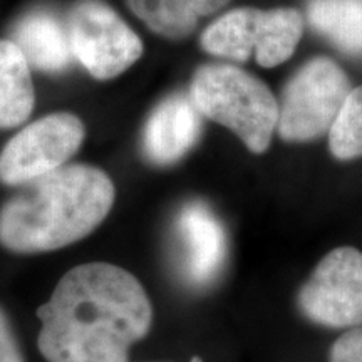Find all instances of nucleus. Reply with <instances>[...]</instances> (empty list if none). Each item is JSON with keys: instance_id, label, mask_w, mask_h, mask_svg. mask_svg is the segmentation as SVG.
<instances>
[{"instance_id": "obj_1", "label": "nucleus", "mask_w": 362, "mask_h": 362, "mask_svg": "<svg viewBox=\"0 0 362 362\" xmlns=\"http://www.w3.org/2000/svg\"><path fill=\"white\" fill-rule=\"evenodd\" d=\"M37 315L47 362H128L149 332L153 307L133 274L93 262L67 272Z\"/></svg>"}, {"instance_id": "obj_2", "label": "nucleus", "mask_w": 362, "mask_h": 362, "mask_svg": "<svg viewBox=\"0 0 362 362\" xmlns=\"http://www.w3.org/2000/svg\"><path fill=\"white\" fill-rule=\"evenodd\" d=\"M115 185L103 170L62 166L25 183L0 210V243L16 253L52 252L79 242L103 223Z\"/></svg>"}, {"instance_id": "obj_3", "label": "nucleus", "mask_w": 362, "mask_h": 362, "mask_svg": "<svg viewBox=\"0 0 362 362\" xmlns=\"http://www.w3.org/2000/svg\"><path fill=\"white\" fill-rule=\"evenodd\" d=\"M189 98L200 115L232 129L252 153H265L279 124V103L259 78L232 64L194 72Z\"/></svg>"}, {"instance_id": "obj_4", "label": "nucleus", "mask_w": 362, "mask_h": 362, "mask_svg": "<svg viewBox=\"0 0 362 362\" xmlns=\"http://www.w3.org/2000/svg\"><path fill=\"white\" fill-rule=\"evenodd\" d=\"M302 34L304 16L297 8L242 7L208 25L200 44L211 56L245 62L255 54L260 66L275 67L292 56Z\"/></svg>"}, {"instance_id": "obj_5", "label": "nucleus", "mask_w": 362, "mask_h": 362, "mask_svg": "<svg viewBox=\"0 0 362 362\" xmlns=\"http://www.w3.org/2000/svg\"><path fill=\"white\" fill-rule=\"evenodd\" d=\"M351 90L349 78L332 59H312L285 86L279 104L280 138L300 143L329 133Z\"/></svg>"}, {"instance_id": "obj_6", "label": "nucleus", "mask_w": 362, "mask_h": 362, "mask_svg": "<svg viewBox=\"0 0 362 362\" xmlns=\"http://www.w3.org/2000/svg\"><path fill=\"white\" fill-rule=\"evenodd\" d=\"M67 30L74 57L96 79L116 78L143 56L138 34L99 0H83L74 6Z\"/></svg>"}, {"instance_id": "obj_7", "label": "nucleus", "mask_w": 362, "mask_h": 362, "mask_svg": "<svg viewBox=\"0 0 362 362\" xmlns=\"http://www.w3.org/2000/svg\"><path fill=\"white\" fill-rule=\"evenodd\" d=\"M297 305L324 327H362V253L352 247L329 252L298 291Z\"/></svg>"}, {"instance_id": "obj_8", "label": "nucleus", "mask_w": 362, "mask_h": 362, "mask_svg": "<svg viewBox=\"0 0 362 362\" xmlns=\"http://www.w3.org/2000/svg\"><path fill=\"white\" fill-rule=\"evenodd\" d=\"M86 129L78 116L56 112L34 121L0 151V181L25 185L52 173L78 153Z\"/></svg>"}, {"instance_id": "obj_9", "label": "nucleus", "mask_w": 362, "mask_h": 362, "mask_svg": "<svg viewBox=\"0 0 362 362\" xmlns=\"http://www.w3.org/2000/svg\"><path fill=\"white\" fill-rule=\"evenodd\" d=\"M228 255L226 233L218 216L203 202L181 206L173 226V262L180 279L205 288L220 277Z\"/></svg>"}, {"instance_id": "obj_10", "label": "nucleus", "mask_w": 362, "mask_h": 362, "mask_svg": "<svg viewBox=\"0 0 362 362\" xmlns=\"http://www.w3.org/2000/svg\"><path fill=\"white\" fill-rule=\"evenodd\" d=\"M200 131L202 115L192 98L173 94L148 117L141 136L143 155L153 165H173L194 146Z\"/></svg>"}, {"instance_id": "obj_11", "label": "nucleus", "mask_w": 362, "mask_h": 362, "mask_svg": "<svg viewBox=\"0 0 362 362\" xmlns=\"http://www.w3.org/2000/svg\"><path fill=\"white\" fill-rule=\"evenodd\" d=\"M12 40L34 69L61 72L74 59L69 30L47 11H34L22 17L13 27Z\"/></svg>"}, {"instance_id": "obj_12", "label": "nucleus", "mask_w": 362, "mask_h": 362, "mask_svg": "<svg viewBox=\"0 0 362 362\" xmlns=\"http://www.w3.org/2000/svg\"><path fill=\"white\" fill-rule=\"evenodd\" d=\"M30 66L12 39L0 40V129L24 123L34 110Z\"/></svg>"}, {"instance_id": "obj_13", "label": "nucleus", "mask_w": 362, "mask_h": 362, "mask_svg": "<svg viewBox=\"0 0 362 362\" xmlns=\"http://www.w3.org/2000/svg\"><path fill=\"white\" fill-rule=\"evenodd\" d=\"M128 7L153 33L185 39L203 17L223 8L230 0H126Z\"/></svg>"}, {"instance_id": "obj_14", "label": "nucleus", "mask_w": 362, "mask_h": 362, "mask_svg": "<svg viewBox=\"0 0 362 362\" xmlns=\"http://www.w3.org/2000/svg\"><path fill=\"white\" fill-rule=\"evenodd\" d=\"M307 21L339 51L362 57V0H309Z\"/></svg>"}, {"instance_id": "obj_15", "label": "nucleus", "mask_w": 362, "mask_h": 362, "mask_svg": "<svg viewBox=\"0 0 362 362\" xmlns=\"http://www.w3.org/2000/svg\"><path fill=\"white\" fill-rule=\"evenodd\" d=\"M330 153L337 160L362 156V86L352 89L329 131Z\"/></svg>"}, {"instance_id": "obj_16", "label": "nucleus", "mask_w": 362, "mask_h": 362, "mask_svg": "<svg viewBox=\"0 0 362 362\" xmlns=\"http://www.w3.org/2000/svg\"><path fill=\"white\" fill-rule=\"evenodd\" d=\"M329 362H362V327L351 329L334 342Z\"/></svg>"}, {"instance_id": "obj_17", "label": "nucleus", "mask_w": 362, "mask_h": 362, "mask_svg": "<svg viewBox=\"0 0 362 362\" xmlns=\"http://www.w3.org/2000/svg\"><path fill=\"white\" fill-rule=\"evenodd\" d=\"M0 362H24L16 334L2 309H0Z\"/></svg>"}]
</instances>
